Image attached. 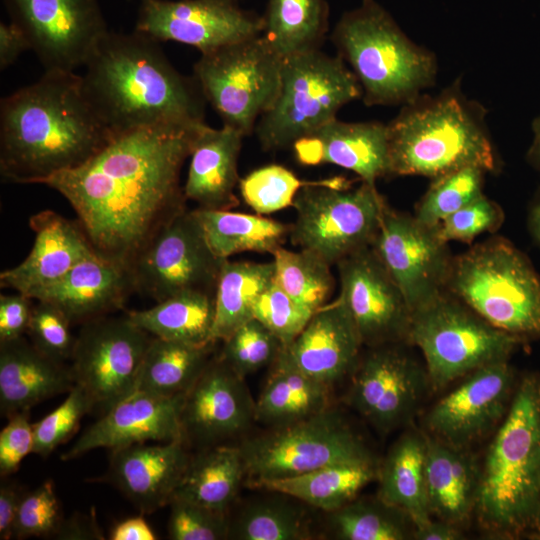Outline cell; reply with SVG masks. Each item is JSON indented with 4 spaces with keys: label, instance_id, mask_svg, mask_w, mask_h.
I'll return each instance as SVG.
<instances>
[{
    "label": "cell",
    "instance_id": "cell-1",
    "mask_svg": "<svg viewBox=\"0 0 540 540\" xmlns=\"http://www.w3.org/2000/svg\"><path fill=\"white\" fill-rule=\"evenodd\" d=\"M206 123H164L114 135L81 165L41 184L60 193L95 252L130 269L143 249L187 210L181 169Z\"/></svg>",
    "mask_w": 540,
    "mask_h": 540
},
{
    "label": "cell",
    "instance_id": "cell-2",
    "mask_svg": "<svg viewBox=\"0 0 540 540\" xmlns=\"http://www.w3.org/2000/svg\"><path fill=\"white\" fill-rule=\"evenodd\" d=\"M112 137L80 75L48 70L1 100L0 174L12 183L41 184L81 165Z\"/></svg>",
    "mask_w": 540,
    "mask_h": 540
},
{
    "label": "cell",
    "instance_id": "cell-3",
    "mask_svg": "<svg viewBox=\"0 0 540 540\" xmlns=\"http://www.w3.org/2000/svg\"><path fill=\"white\" fill-rule=\"evenodd\" d=\"M157 43L137 31L108 30L84 64L83 91L113 136L164 123H205L197 82L179 73Z\"/></svg>",
    "mask_w": 540,
    "mask_h": 540
},
{
    "label": "cell",
    "instance_id": "cell-4",
    "mask_svg": "<svg viewBox=\"0 0 540 540\" xmlns=\"http://www.w3.org/2000/svg\"><path fill=\"white\" fill-rule=\"evenodd\" d=\"M474 516L501 539H540V373L519 376L510 408L480 462Z\"/></svg>",
    "mask_w": 540,
    "mask_h": 540
},
{
    "label": "cell",
    "instance_id": "cell-5",
    "mask_svg": "<svg viewBox=\"0 0 540 540\" xmlns=\"http://www.w3.org/2000/svg\"><path fill=\"white\" fill-rule=\"evenodd\" d=\"M387 128L390 175L435 179L468 166L497 169L479 108L455 89L406 103Z\"/></svg>",
    "mask_w": 540,
    "mask_h": 540
},
{
    "label": "cell",
    "instance_id": "cell-6",
    "mask_svg": "<svg viewBox=\"0 0 540 540\" xmlns=\"http://www.w3.org/2000/svg\"><path fill=\"white\" fill-rule=\"evenodd\" d=\"M332 40L367 105L409 103L435 78L433 55L414 44L374 0L346 12Z\"/></svg>",
    "mask_w": 540,
    "mask_h": 540
},
{
    "label": "cell",
    "instance_id": "cell-7",
    "mask_svg": "<svg viewBox=\"0 0 540 540\" xmlns=\"http://www.w3.org/2000/svg\"><path fill=\"white\" fill-rule=\"evenodd\" d=\"M446 291L526 344L540 339V275L509 240L493 237L453 257Z\"/></svg>",
    "mask_w": 540,
    "mask_h": 540
},
{
    "label": "cell",
    "instance_id": "cell-8",
    "mask_svg": "<svg viewBox=\"0 0 540 540\" xmlns=\"http://www.w3.org/2000/svg\"><path fill=\"white\" fill-rule=\"evenodd\" d=\"M361 96L359 82L339 55L319 48L296 53L283 59L278 94L254 131L264 150L286 149Z\"/></svg>",
    "mask_w": 540,
    "mask_h": 540
},
{
    "label": "cell",
    "instance_id": "cell-9",
    "mask_svg": "<svg viewBox=\"0 0 540 540\" xmlns=\"http://www.w3.org/2000/svg\"><path fill=\"white\" fill-rule=\"evenodd\" d=\"M406 342L422 352L433 391L487 364L510 360L526 344L485 321L448 291L411 313Z\"/></svg>",
    "mask_w": 540,
    "mask_h": 540
},
{
    "label": "cell",
    "instance_id": "cell-10",
    "mask_svg": "<svg viewBox=\"0 0 540 540\" xmlns=\"http://www.w3.org/2000/svg\"><path fill=\"white\" fill-rule=\"evenodd\" d=\"M387 204L376 185L357 187L341 177L315 180L302 187L293 206L291 242L311 251L330 265L371 246Z\"/></svg>",
    "mask_w": 540,
    "mask_h": 540
},
{
    "label": "cell",
    "instance_id": "cell-11",
    "mask_svg": "<svg viewBox=\"0 0 540 540\" xmlns=\"http://www.w3.org/2000/svg\"><path fill=\"white\" fill-rule=\"evenodd\" d=\"M239 447L248 486L332 465L375 462L364 440L333 407L304 420L270 428Z\"/></svg>",
    "mask_w": 540,
    "mask_h": 540
},
{
    "label": "cell",
    "instance_id": "cell-12",
    "mask_svg": "<svg viewBox=\"0 0 540 540\" xmlns=\"http://www.w3.org/2000/svg\"><path fill=\"white\" fill-rule=\"evenodd\" d=\"M283 59L260 34L201 54L193 77L223 124L246 136L278 94Z\"/></svg>",
    "mask_w": 540,
    "mask_h": 540
},
{
    "label": "cell",
    "instance_id": "cell-13",
    "mask_svg": "<svg viewBox=\"0 0 540 540\" xmlns=\"http://www.w3.org/2000/svg\"><path fill=\"white\" fill-rule=\"evenodd\" d=\"M151 338L126 314L83 323L69 368L74 383L86 392L94 408L105 412L135 390Z\"/></svg>",
    "mask_w": 540,
    "mask_h": 540
},
{
    "label": "cell",
    "instance_id": "cell-14",
    "mask_svg": "<svg viewBox=\"0 0 540 540\" xmlns=\"http://www.w3.org/2000/svg\"><path fill=\"white\" fill-rule=\"evenodd\" d=\"M224 260L209 247L193 210L165 225L134 261L135 292L156 302L186 291L215 294Z\"/></svg>",
    "mask_w": 540,
    "mask_h": 540
},
{
    "label": "cell",
    "instance_id": "cell-15",
    "mask_svg": "<svg viewBox=\"0 0 540 540\" xmlns=\"http://www.w3.org/2000/svg\"><path fill=\"white\" fill-rule=\"evenodd\" d=\"M398 344L370 347L351 374L348 403L382 434L410 424L431 390L425 366Z\"/></svg>",
    "mask_w": 540,
    "mask_h": 540
},
{
    "label": "cell",
    "instance_id": "cell-16",
    "mask_svg": "<svg viewBox=\"0 0 540 540\" xmlns=\"http://www.w3.org/2000/svg\"><path fill=\"white\" fill-rule=\"evenodd\" d=\"M48 70L75 72L108 31L98 0H3Z\"/></svg>",
    "mask_w": 540,
    "mask_h": 540
},
{
    "label": "cell",
    "instance_id": "cell-17",
    "mask_svg": "<svg viewBox=\"0 0 540 540\" xmlns=\"http://www.w3.org/2000/svg\"><path fill=\"white\" fill-rule=\"evenodd\" d=\"M447 244L436 228L386 206L371 247L411 313L446 291L453 259Z\"/></svg>",
    "mask_w": 540,
    "mask_h": 540
},
{
    "label": "cell",
    "instance_id": "cell-18",
    "mask_svg": "<svg viewBox=\"0 0 540 540\" xmlns=\"http://www.w3.org/2000/svg\"><path fill=\"white\" fill-rule=\"evenodd\" d=\"M519 376L509 360L476 369L430 408L423 431L449 445L470 449L498 428Z\"/></svg>",
    "mask_w": 540,
    "mask_h": 540
},
{
    "label": "cell",
    "instance_id": "cell-19",
    "mask_svg": "<svg viewBox=\"0 0 540 540\" xmlns=\"http://www.w3.org/2000/svg\"><path fill=\"white\" fill-rule=\"evenodd\" d=\"M263 27L262 17L233 0H141L135 31L206 54L258 36Z\"/></svg>",
    "mask_w": 540,
    "mask_h": 540
},
{
    "label": "cell",
    "instance_id": "cell-20",
    "mask_svg": "<svg viewBox=\"0 0 540 540\" xmlns=\"http://www.w3.org/2000/svg\"><path fill=\"white\" fill-rule=\"evenodd\" d=\"M337 297L351 316L365 346L406 342L411 311L397 284L371 246L337 264Z\"/></svg>",
    "mask_w": 540,
    "mask_h": 540
},
{
    "label": "cell",
    "instance_id": "cell-21",
    "mask_svg": "<svg viewBox=\"0 0 540 540\" xmlns=\"http://www.w3.org/2000/svg\"><path fill=\"white\" fill-rule=\"evenodd\" d=\"M254 420L255 401L244 378L219 356L212 358L184 395L181 424L185 443L200 450L221 445Z\"/></svg>",
    "mask_w": 540,
    "mask_h": 540
},
{
    "label": "cell",
    "instance_id": "cell-22",
    "mask_svg": "<svg viewBox=\"0 0 540 540\" xmlns=\"http://www.w3.org/2000/svg\"><path fill=\"white\" fill-rule=\"evenodd\" d=\"M184 395L165 397L134 390L89 426L61 459H76L98 448L112 450L135 443L183 439Z\"/></svg>",
    "mask_w": 540,
    "mask_h": 540
},
{
    "label": "cell",
    "instance_id": "cell-23",
    "mask_svg": "<svg viewBox=\"0 0 540 540\" xmlns=\"http://www.w3.org/2000/svg\"><path fill=\"white\" fill-rule=\"evenodd\" d=\"M181 439L111 450L107 479L142 513L169 505L192 456Z\"/></svg>",
    "mask_w": 540,
    "mask_h": 540
},
{
    "label": "cell",
    "instance_id": "cell-24",
    "mask_svg": "<svg viewBox=\"0 0 540 540\" xmlns=\"http://www.w3.org/2000/svg\"><path fill=\"white\" fill-rule=\"evenodd\" d=\"M29 225L33 247L22 262L1 272L0 286L32 299L96 252L78 222L52 210L34 214Z\"/></svg>",
    "mask_w": 540,
    "mask_h": 540
},
{
    "label": "cell",
    "instance_id": "cell-25",
    "mask_svg": "<svg viewBox=\"0 0 540 540\" xmlns=\"http://www.w3.org/2000/svg\"><path fill=\"white\" fill-rule=\"evenodd\" d=\"M363 346L359 332L339 299L313 313L282 353L306 375L333 387L351 376Z\"/></svg>",
    "mask_w": 540,
    "mask_h": 540
},
{
    "label": "cell",
    "instance_id": "cell-26",
    "mask_svg": "<svg viewBox=\"0 0 540 540\" xmlns=\"http://www.w3.org/2000/svg\"><path fill=\"white\" fill-rule=\"evenodd\" d=\"M292 148L302 165L333 164L372 185L390 175L388 128L379 122H344L334 118L296 141Z\"/></svg>",
    "mask_w": 540,
    "mask_h": 540
},
{
    "label": "cell",
    "instance_id": "cell-27",
    "mask_svg": "<svg viewBox=\"0 0 540 540\" xmlns=\"http://www.w3.org/2000/svg\"><path fill=\"white\" fill-rule=\"evenodd\" d=\"M132 292L131 273L95 253L32 299L54 304L72 323H84L122 309Z\"/></svg>",
    "mask_w": 540,
    "mask_h": 540
},
{
    "label": "cell",
    "instance_id": "cell-28",
    "mask_svg": "<svg viewBox=\"0 0 540 540\" xmlns=\"http://www.w3.org/2000/svg\"><path fill=\"white\" fill-rule=\"evenodd\" d=\"M75 385L70 368L36 349L23 337L0 342V411L10 417L69 392Z\"/></svg>",
    "mask_w": 540,
    "mask_h": 540
},
{
    "label": "cell",
    "instance_id": "cell-29",
    "mask_svg": "<svg viewBox=\"0 0 540 540\" xmlns=\"http://www.w3.org/2000/svg\"><path fill=\"white\" fill-rule=\"evenodd\" d=\"M245 137L239 130L224 125L201 129L192 152L184 195L198 208L231 210L239 204L235 188L239 184L238 159Z\"/></svg>",
    "mask_w": 540,
    "mask_h": 540
},
{
    "label": "cell",
    "instance_id": "cell-30",
    "mask_svg": "<svg viewBox=\"0 0 540 540\" xmlns=\"http://www.w3.org/2000/svg\"><path fill=\"white\" fill-rule=\"evenodd\" d=\"M479 482L480 463L470 449L427 434L426 484L432 516L459 527L468 522L475 512Z\"/></svg>",
    "mask_w": 540,
    "mask_h": 540
},
{
    "label": "cell",
    "instance_id": "cell-31",
    "mask_svg": "<svg viewBox=\"0 0 540 540\" xmlns=\"http://www.w3.org/2000/svg\"><path fill=\"white\" fill-rule=\"evenodd\" d=\"M427 434L417 429L403 433L379 466L377 496L405 512L414 526L432 518L426 484Z\"/></svg>",
    "mask_w": 540,
    "mask_h": 540
},
{
    "label": "cell",
    "instance_id": "cell-32",
    "mask_svg": "<svg viewBox=\"0 0 540 540\" xmlns=\"http://www.w3.org/2000/svg\"><path fill=\"white\" fill-rule=\"evenodd\" d=\"M331 394L332 387L300 371L281 350L255 401V420L269 428L304 420L331 408Z\"/></svg>",
    "mask_w": 540,
    "mask_h": 540
},
{
    "label": "cell",
    "instance_id": "cell-33",
    "mask_svg": "<svg viewBox=\"0 0 540 540\" xmlns=\"http://www.w3.org/2000/svg\"><path fill=\"white\" fill-rule=\"evenodd\" d=\"M378 470L376 462L339 464L293 477L256 482L249 487L281 493L329 513L355 499L366 485L377 479Z\"/></svg>",
    "mask_w": 540,
    "mask_h": 540
},
{
    "label": "cell",
    "instance_id": "cell-34",
    "mask_svg": "<svg viewBox=\"0 0 540 540\" xmlns=\"http://www.w3.org/2000/svg\"><path fill=\"white\" fill-rule=\"evenodd\" d=\"M139 328L153 337L191 345L216 343L213 339L215 294L186 291L144 310L126 313Z\"/></svg>",
    "mask_w": 540,
    "mask_h": 540
},
{
    "label": "cell",
    "instance_id": "cell-35",
    "mask_svg": "<svg viewBox=\"0 0 540 540\" xmlns=\"http://www.w3.org/2000/svg\"><path fill=\"white\" fill-rule=\"evenodd\" d=\"M245 477L239 446L208 447L192 456L173 497L227 512Z\"/></svg>",
    "mask_w": 540,
    "mask_h": 540
},
{
    "label": "cell",
    "instance_id": "cell-36",
    "mask_svg": "<svg viewBox=\"0 0 540 540\" xmlns=\"http://www.w3.org/2000/svg\"><path fill=\"white\" fill-rule=\"evenodd\" d=\"M193 213L209 247L223 260L244 251L272 254L290 233L291 225L259 214L202 208Z\"/></svg>",
    "mask_w": 540,
    "mask_h": 540
},
{
    "label": "cell",
    "instance_id": "cell-37",
    "mask_svg": "<svg viewBox=\"0 0 540 540\" xmlns=\"http://www.w3.org/2000/svg\"><path fill=\"white\" fill-rule=\"evenodd\" d=\"M214 344L191 345L152 336L135 390L165 397L184 395L212 359Z\"/></svg>",
    "mask_w": 540,
    "mask_h": 540
},
{
    "label": "cell",
    "instance_id": "cell-38",
    "mask_svg": "<svg viewBox=\"0 0 540 540\" xmlns=\"http://www.w3.org/2000/svg\"><path fill=\"white\" fill-rule=\"evenodd\" d=\"M274 279L273 260L267 263L224 260L215 290V342L224 341L253 318L257 299Z\"/></svg>",
    "mask_w": 540,
    "mask_h": 540
},
{
    "label": "cell",
    "instance_id": "cell-39",
    "mask_svg": "<svg viewBox=\"0 0 540 540\" xmlns=\"http://www.w3.org/2000/svg\"><path fill=\"white\" fill-rule=\"evenodd\" d=\"M262 35L283 58L319 48L328 27L326 0H269Z\"/></svg>",
    "mask_w": 540,
    "mask_h": 540
},
{
    "label": "cell",
    "instance_id": "cell-40",
    "mask_svg": "<svg viewBox=\"0 0 540 540\" xmlns=\"http://www.w3.org/2000/svg\"><path fill=\"white\" fill-rule=\"evenodd\" d=\"M328 524L334 538L341 540H405L414 527L405 512L378 496L356 497L329 512Z\"/></svg>",
    "mask_w": 540,
    "mask_h": 540
},
{
    "label": "cell",
    "instance_id": "cell-41",
    "mask_svg": "<svg viewBox=\"0 0 540 540\" xmlns=\"http://www.w3.org/2000/svg\"><path fill=\"white\" fill-rule=\"evenodd\" d=\"M271 255L276 282L296 302L313 313L328 303L335 284L332 265L304 249L292 251L281 246Z\"/></svg>",
    "mask_w": 540,
    "mask_h": 540
},
{
    "label": "cell",
    "instance_id": "cell-42",
    "mask_svg": "<svg viewBox=\"0 0 540 540\" xmlns=\"http://www.w3.org/2000/svg\"><path fill=\"white\" fill-rule=\"evenodd\" d=\"M305 510L285 499L253 502L230 522L229 538L239 540H304L310 538Z\"/></svg>",
    "mask_w": 540,
    "mask_h": 540
},
{
    "label": "cell",
    "instance_id": "cell-43",
    "mask_svg": "<svg viewBox=\"0 0 540 540\" xmlns=\"http://www.w3.org/2000/svg\"><path fill=\"white\" fill-rule=\"evenodd\" d=\"M481 167H464L435 179L419 202L414 217L423 225L437 228L448 216L483 195Z\"/></svg>",
    "mask_w": 540,
    "mask_h": 540
},
{
    "label": "cell",
    "instance_id": "cell-44",
    "mask_svg": "<svg viewBox=\"0 0 540 540\" xmlns=\"http://www.w3.org/2000/svg\"><path fill=\"white\" fill-rule=\"evenodd\" d=\"M222 342L219 357L242 378L272 365L283 348L279 339L255 318Z\"/></svg>",
    "mask_w": 540,
    "mask_h": 540
},
{
    "label": "cell",
    "instance_id": "cell-45",
    "mask_svg": "<svg viewBox=\"0 0 540 540\" xmlns=\"http://www.w3.org/2000/svg\"><path fill=\"white\" fill-rule=\"evenodd\" d=\"M311 183L299 179L284 166L270 164L240 179L239 189L244 201L257 214L266 215L293 206L299 190Z\"/></svg>",
    "mask_w": 540,
    "mask_h": 540
},
{
    "label": "cell",
    "instance_id": "cell-46",
    "mask_svg": "<svg viewBox=\"0 0 540 540\" xmlns=\"http://www.w3.org/2000/svg\"><path fill=\"white\" fill-rule=\"evenodd\" d=\"M93 408L86 392L75 384L62 404L33 424L32 453L47 457L74 433L82 417Z\"/></svg>",
    "mask_w": 540,
    "mask_h": 540
},
{
    "label": "cell",
    "instance_id": "cell-47",
    "mask_svg": "<svg viewBox=\"0 0 540 540\" xmlns=\"http://www.w3.org/2000/svg\"><path fill=\"white\" fill-rule=\"evenodd\" d=\"M312 315L313 312L289 296L275 279L259 296L253 309V318L268 328L283 347L298 336Z\"/></svg>",
    "mask_w": 540,
    "mask_h": 540
},
{
    "label": "cell",
    "instance_id": "cell-48",
    "mask_svg": "<svg viewBox=\"0 0 540 540\" xmlns=\"http://www.w3.org/2000/svg\"><path fill=\"white\" fill-rule=\"evenodd\" d=\"M35 301L27 330L31 343L57 362L70 361L76 341L71 332V320L54 304Z\"/></svg>",
    "mask_w": 540,
    "mask_h": 540
},
{
    "label": "cell",
    "instance_id": "cell-49",
    "mask_svg": "<svg viewBox=\"0 0 540 540\" xmlns=\"http://www.w3.org/2000/svg\"><path fill=\"white\" fill-rule=\"evenodd\" d=\"M169 538L173 540H222L229 538L230 520L221 512L186 499L169 503Z\"/></svg>",
    "mask_w": 540,
    "mask_h": 540
},
{
    "label": "cell",
    "instance_id": "cell-50",
    "mask_svg": "<svg viewBox=\"0 0 540 540\" xmlns=\"http://www.w3.org/2000/svg\"><path fill=\"white\" fill-rule=\"evenodd\" d=\"M63 520L53 481H45L37 488L22 494L13 538L55 535Z\"/></svg>",
    "mask_w": 540,
    "mask_h": 540
},
{
    "label": "cell",
    "instance_id": "cell-51",
    "mask_svg": "<svg viewBox=\"0 0 540 540\" xmlns=\"http://www.w3.org/2000/svg\"><path fill=\"white\" fill-rule=\"evenodd\" d=\"M503 221L502 208L483 194L444 219L436 230L446 243H471L483 233L496 231Z\"/></svg>",
    "mask_w": 540,
    "mask_h": 540
},
{
    "label": "cell",
    "instance_id": "cell-52",
    "mask_svg": "<svg viewBox=\"0 0 540 540\" xmlns=\"http://www.w3.org/2000/svg\"><path fill=\"white\" fill-rule=\"evenodd\" d=\"M33 424L28 412H19L8 417V423L0 432V474L15 473L22 460L33 450Z\"/></svg>",
    "mask_w": 540,
    "mask_h": 540
},
{
    "label": "cell",
    "instance_id": "cell-53",
    "mask_svg": "<svg viewBox=\"0 0 540 540\" xmlns=\"http://www.w3.org/2000/svg\"><path fill=\"white\" fill-rule=\"evenodd\" d=\"M33 299L27 295H0V342L23 337L27 333L33 304Z\"/></svg>",
    "mask_w": 540,
    "mask_h": 540
},
{
    "label": "cell",
    "instance_id": "cell-54",
    "mask_svg": "<svg viewBox=\"0 0 540 540\" xmlns=\"http://www.w3.org/2000/svg\"><path fill=\"white\" fill-rule=\"evenodd\" d=\"M26 50L30 43L23 31L14 23H0V69L12 65Z\"/></svg>",
    "mask_w": 540,
    "mask_h": 540
},
{
    "label": "cell",
    "instance_id": "cell-55",
    "mask_svg": "<svg viewBox=\"0 0 540 540\" xmlns=\"http://www.w3.org/2000/svg\"><path fill=\"white\" fill-rule=\"evenodd\" d=\"M23 492L12 483H2L0 487V539L13 538L17 509Z\"/></svg>",
    "mask_w": 540,
    "mask_h": 540
},
{
    "label": "cell",
    "instance_id": "cell-56",
    "mask_svg": "<svg viewBox=\"0 0 540 540\" xmlns=\"http://www.w3.org/2000/svg\"><path fill=\"white\" fill-rule=\"evenodd\" d=\"M55 536L60 539H103V535L93 516H74L63 520Z\"/></svg>",
    "mask_w": 540,
    "mask_h": 540
},
{
    "label": "cell",
    "instance_id": "cell-57",
    "mask_svg": "<svg viewBox=\"0 0 540 540\" xmlns=\"http://www.w3.org/2000/svg\"><path fill=\"white\" fill-rule=\"evenodd\" d=\"M461 527L432 518L418 526L413 527L412 537L416 540H459L463 538Z\"/></svg>",
    "mask_w": 540,
    "mask_h": 540
},
{
    "label": "cell",
    "instance_id": "cell-58",
    "mask_svg": "<svg viewBox=\"0 0 540 540\" xmlns=\"http://www.w3.org/2000/svg\"><path fill=\"white\" fill-rule=\"evenodd\" d=\"M111 540H155L157 536L142 516H135L119 522L112 529Z\"/></svg>",
    "mask_w": 540,
    "mask_h": 540
},
{
    "label": "cell",
    "instance_id": "cell-59",
    "mask_svg": "<svg viewBox=\"0 0 540 540\" xmlns=\"http://www.w3.org/2000/svg\"><path fill=\"white\" fill-rule=\"evenodd\" d=\"M527 224L533 240L540 246V188L530 204Z\"/></svg>",
    "mask_w": 540,
    "mask_h": 540
},
{
    "label": "cell",
    "instance_id": "cell-60",
    "mask_svg": "<svg viewBox=\"0 0 540 540\" xmlns=\"http://www.w3.org/2000/svg\"><path fill=\"white\" fill-rule=\"evenodd\" d=\"M534 138L527 153L528 161L540 171V116H538L532 125Z\"/></svg>",
    "mask_w": 540,
    "mask_h": 540
}]
</instances>
